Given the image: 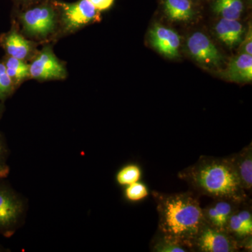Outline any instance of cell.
<instances>
[{
	"mask_svg": "<svg viewBox=\"0 0 252 252\" xmlns=\"http://www.w3.org/2000/svg\"><path fill=\"white\" fill-rule=\"evenodd\" d=\"M239 246L240 250H246L248 252H252V235L248 236V238L244 239L242 241L239 242Z\"/></svg>",
	"mask_w": 252,
	"mask_h": 252,
	"instance_id": "obj_26",
	"label": "cell"
},
{
	"mask_svg": "<svg viewBox=\"0 0 252 252\" xmlns=\"http://www.w3.org/2000/svg\"><path fill=\"white\" fill-rule=\"evenodd\" d=\"M227 77L236 82H250L252 80V55L242 54L230 63Z\"/></svg>",
	"mask_w": 252,
	"mask_h": 252,
	"instance_id": "obj_14",
	"label": "cell"
},
{
	"mask_svg": "<svg viewBox=\"0 0 252 252\" xmlns=\"http://www.w3.org/2000/svg\"><path fill=\"white\" fill-rule=\"evenodd\" d=\"M189 53L198 63L210 67H217L222 62L221 55L213 43L203 33H193L187 41Z\"/></svg>",
	"mask_w": 252,
	"mask_h": 252,
	"instance_id": "obj_7",
	"label": "cell"
},
{
	"mask_svg": "<svg viewBox=\"0 0 252 252\" xmlns=\"http://www.w3.org/2000/svg\"><path fill=\"white\" fill-rule=\"evenodd\" d=\"M152 46L160 54L170 59L179 56L180 36L170 28L156 26L149 33Z\"/></svg>",
	"mask_w": 252,
	"mask_h": 252,
	"instance_id": "obj_10",
	"label": "cell"
},
{
	"mask_svg": "<svg viewBox=\"0 0 252 252\" xmlns=\"http://www.w3.org/2000/svg\"><path fill=\"white\" fill-rule=\"evenodd\" d=\"M25 31L38 37L52 33L56 26L54 11L49 6H38L28 10L21 16Z\"/></svg>",
	"mask_w": 252,
	"mask_h": 252,
	"instance_id": "obj_5",
	"label": "cell"
},
{
	"mask_svg": "<svg viewBox=\"0 0 252 252\" xmlns=\"http://www.w3.org/2000/svg\"><path fill=\"white\" fill-rule=\"evenodd\" d=\"M98 11L109 9L114 4V0H89Z\"/></svg>",
	"mask_w": 252,
	"mask_h": 252,
	"instance_id": "obj_24",
	"label": "cell"
},
{
	"mask_svg": "<svg viewBox=\"0 0 252 252\" xmlns=\"http://www.w3.org/2000/svg\"><path fill=\"white\" fill-rule=\"evenodd\" d=\"M151 251L154 252H189L188 248L182 243L169 238L162 233H158L150 245Z\"/></svg>",
	"mask_w": 252,
	"mask_h": 252,
	"instance_id": "obj_18",
	"label": "cell"
},
{
	"mask_svg": "<svg viewBox=\"0 0 252 252\" xmlns=\"http://www.w3.org/2000/svg\"><path fill=\"white\" fill-rule=\"evenodd\" d=\"M12 84V81L6 72L5 64L0 63V98H3L9 94Z\"/></svg>",
	"mask_w": 252,
	"mask_h": 252,
	"instance_id": "obj_22",
	"label": "cell"
},
{
	"mask_svg": "<svg viewBox=\"0 0 252 252\" xmlns=\"http://www.w3.org/2000/svg\"><path fill=\"white\" fill-rule=\"evenodd\" d=\"M178 177L200 195L238 202L250 199L229 157H201L193 165L179 172Z\"/></svg>",
	"mask_w": 252,
	"mask_h": 252,
	"instance_id": "obj_1",
	"label": "cell"
},
{
	"mask_svg": "<svg viewBox=\"0 0 252 252\" xmlns=\"http://www.w3.org/2000/svg\"><path fill=\"white\" fill-rule=\"evenodd\" d=\"M124 195L129 201L138 202L147 198L149 195V192L147 186L143 183L137 182L126 186Z\"/></svg>",
	"mask_w": 252,
	"mask_h": 252,
	"instance_id": "obj_21",
	"label": "cell"
},
{
	"mask_svg": "<svg viewBox=\"0 0 252 252\" xmlns=\"http://www.w3.org/2000/svg\"><path fill=\"white\" fill-rule=\"evenodd\" d=\"M5 47L11 57L23 60L31 51L29 41L16 32H11L5 39Z\"/></svg>",
	"mask_w": 252,
	"mask_h": 252,
	"instance_id": "obj_16",
	"label": "cell"
},
{
	"mask_svg": "<svg viewBox=\"0 0 252 252\" xmlns=\"http://www.w3.org/2000/svg\"><path fill=\"white\" fill-rule=\"evenodd\" d=\"M30 75L36 79H59L66 77V71L49 47H46L30 66Z\"/></svg>",
	"mask_w": 252,
	"mask_h": 252,
	"instance_id": "obj_8",
	"label": "cell"
},
{
	"mask_svg": "<svg viewBox=\"0 0 252 252\" xmlns=\"http://www.w3.org/2000/svg\"><path fill=\"white\" fill-rule=\"evenodd\" d=\"M142 177V170L138 165L129 164L123 167L116 175V180L121 186H128L139 182Z\"/></svg>",
	"mask_w": 252,
	"mask_h": 252,
	"instance_id": "obj_20",
	"label": "cell"
},
{
	"mask_svg": "<svg viewBox=\"0 0 252 252\" xmlns=\"http://www.w3.org/2000/svg\"><path fill=\"white\" fill-rule=\"evenodd\" d=\"M252 143H250L238 153L229 157L240 184L247 193H251L252 189Z\"/></svg>",
	"mask_w": 252,
	"mask_h": 252,
	"instance_id": "obj_12",
	"label": "cell"
},
{
	"mask_svg": "<svg viewBox=\"0 0 252 252\" xmlns=\"http://www.w3.org/2000/svg\"><path fill=\"white\" fill-rule=\"evenodd\" d=\"M238 242L224 230L205 223L191 243L192 252H235L240 251Z\"/></svg>",
	"mask_w": 252,
	"mask_h": 252,
	"instance_id": "obj_3",
	"label": "cell"
},
{
	"mask_svg": "<svg viewBox=\"0 0 252 252\" xmlns=\"http://www.w3.org/2000/svg\"><path fill=\"white\" fill-rule=\"evenodd\" d=\"M6 72L12 82L18 83L30 75V66L23 60L11 57L5 64Z\"/></svg>",
	"mask_w": 252,
	"mask_h": 252,
	"instance_id": "obj_19",
	"label": "cell"
},
{
	"mask_svg": "<svg viewBox=\"0 0 252 252\" xmlns=\"http://www.w3.org/2000/svg\"><path fill=\"white\" fill-rule=\"evenodd\" d=\"M252 29H249L246 38L243 43V54L252 55Z\"/></svg>",
	"mask_w": 252,
	"mask_h": 252,
	"instance_id": "obj_25",
	"label": "cell"
},
{
	"mask_svg": "<svg viewBox=\"0 0 252 252\" xmlns=\"http://www.w3.org/2000/svg\"><path fill=\"white\" fill-rule=\"evenodd\" d=\"M165 12L172 21H187L194 12L189 0H165Z\"/></svg>",
	"mask_w": 252,
	"mask_h": 252,
	"instance_id": "obj_15",
	"label": "cell"
},
{
	"mask_svg": "<svg viewBox=\"0 0 252 252\" xmlns=\"http://www.w3.org/2000/svg\"><path fill=\"white\" fill-rule=\"evenodd\" d=\"M23 203L11 189L0 185V233L6 235L17 225L23 214Z\"/></svg>",
	"mask_w": 252,
	"mask_h": 252,
	"instance_id": "obj_6",
	"label": "cell"
},
{
	"mask_svg": "<svg viewBox=\"0 0 252 252\" xmlns=\"http://www.w3.org/2000/svg\"><path fill=\"white\" fill-rule=\"evenodd\" d=\"M62 10L63 21L67 31H74L100 19L98 10L89 0H80L73 4L57 2Z\"/></svg>",
	"mask_w": 252,
	"mask_h": 252,
	"instance_id": "obj_4",
	"label": "cell"
},
{
	"mask_svg": "<svg viewBox=\"0 0 252 252\" xmlns=\"http://www.w3.org/2000/svg\"><path fill=\"white\" fill-rule=\"evenodd\" d=\"M158 213V232L188 248L205 223L203 208L191 193L154 192Z\"/></svg>",
	"mask_w": 252,
	"mask_h": 252,
	"instance_id": "obj_2",
	"label": "cell"
},
{
	"mask_svg": "<svg viewBox=\"0 0 252 252\" xmlns=\"http://www.w3.org/2000/svg\"><path fill=\"white\" fill-rule=\"evenodd\" d=\"M225 230L240 242L252 235V211L250 199L243 202L230 217Z\"/></svg>",
	"mask_w": 252,
	"mask_h": 252,
	"instance_id": "obj_11",
	"label": "cell"
},
{
	"mask_svg": "<svg viewBox=\"0 0 252 252\" xmlns=\"http://www.w3.org/2000/svg\"><path fill=\"white\" fill-rule=\"evenodd\" d=\"M8 173V167L5 162V149L4 144L0 138V177H5Z\"/></svg>",
	"mask_w": 252,
	"mask_h": 252,
	"instance_id": "obj_23",
	"label": "cell"
},
{
	"mask_svg": "<svg viewBox=\"0 0 252 252\" xmlns=\"http://www.w3.org/2000/svg\"><path fill=\"white\" fill-rule=\"evenodd\" d=\"M214 9L215 12L226 19L238 20L243 11L242 0H216Z\"/></svg>",
	"mask_w": 252,
	"mask_h": 252,
	"instance_id": "obj_17",
	"label": "cell"
},
{
	"mask_svg": "<svg viewBox=\"0 0 252 252\" xmlns=\"http://www.w3.org/2000/svg\"><path fill=\"white\" fill-rule=\"evenodd\" d=\"M243 203L228 199H214L212 203L203 209L205 223L225 230L230 217Z\"/></svg>",
	"mask_w": 252,
	"mask_h": 252,
	"instance_id": "obj_9",
	"label": "cell"
},
{
	"mask_svg": "<svg viewBox=\"0 0 252 252\" xmlns=\"http://www.w3.org/2000/svg\"><path fill=\"white\" fill-rule=\"evenodd\" d=\"M215 30L218 37L228 47H235L243 39V26L238 20L222 18L217 23Z\"/></svg>",
	"mask_w": 252,
	"mask_h": 252,
	"instance_id": "obj_13",
	"label": "cell"
}]
</instances>
